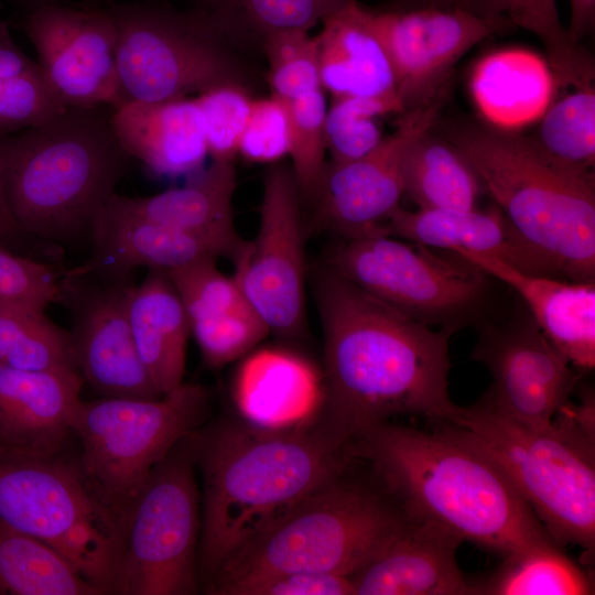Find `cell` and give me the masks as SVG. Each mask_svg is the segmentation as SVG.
<instances>
[{
	"label": "cell",
	"instance_id": "cell-36",
	"mask_svg": "<svg viewBox=\"0 0 595 595\" xmlns=\"http://www.w3.org/2000/svg\"><path fill=\"white\" fill-rule=\"evenodd\" d=\"M529 138L555 161L575 169L594 171V85L576 87L573 93L553 104Z\"/></svg>",
	"mask_w": 595,
	"mask_h": 595
},
{
	"label": "cell",
	"instance_id": "cell-8",
	"mask_svg": "<svg viewBox=\"0 0 595 595\" xmlns=\"http://www.w3.org/2000/svg\"><path fill=\"white\" fill-rule=\"evenodd\" d=\"M0 521L47 543L101 595L112 594L127 520L94 488L76 455L0 451Z\"/></svg>",
	"mask_w": 595,
	"mask_h": 595
},
{
	"label": "cell",
	"instance_id": "cell-13",
	"mask_svg": "<svg viewBox=\"0 0 595 595\" xmlns=\"http://www.w3.org/2000/svg\"><path fill=\"white\" fill-rule=\"evenodd\" d=\"M301 196L291 167L271 164L264 173L259 227L234 260V279L268 326L281 338L300 336L305 325V260Z\"/></svg>",
	"mask_w": 595,
	"mask_h": 595
},
{
	"label": "cell",
	"instance_id": "cell-3",
	"mask_svg": "<svg viewBox=\"0 0 595 595\" xmlns=\"http://www.w3.org/2000/svg\"><path fill=\"white\" fill-rule=\"evenodd\" d=\"M353 451L411 518L502 559L555 543L501 467L443 425L428 432L383 422L363 432Z\"/></svg>",
	"mask_w": 595,
	"mask_h": 595
},
{
	"label": "cell",
	"instance_id": "cell-26",
	"mask_svg": "<svg viewBox=\"0 0 595 595\" xmlns=\"http://www.w3.org/2000/svg\"><path fill=\"white\" fill-rule=\"evenodd\" d=\"M314 37L321 87L333 98H399L388 55L357 0L325 17Z\"/></svg>",
	"mask_w": 595,
	"mask_h": 595
},
{
	"label": "cell",
	"instance_id": "cell-34",
	"mask_svg": "<svg viewBox=\"0 0 595 595\" xmlns=\"http://www.w3.org/2000/svg\"><path fill=\"white\" fill-rule=\"evenodd\" d=\"M0 366L18 370H77L71 335L43 311L0 307Z\"/></svg>",
	"mask_w": 595,
	"mask_h": 595
},
{
	"label": "cell",
	"instance_id": "cell-12",
	"mask_svg": "<svg viewBox=\"0 0 595 595\" xmlns=\"http://www.w3.org/2000/svg\"><path fill=\"white\" fill-rule=\"evenodd\" d=\"M331 267L408 317L451 334L479 315L488 292L489 275L459 255L441 257L385 232L345 240Z\"/></svg>",
	"mask_w": 595,
	"mask_h": 595
},
{
	"label": "cell",
	"instance_id": "cell-2",
	"mask_svg": "<svg viewBox=\"0 0 595 595\" xmlns=\"http://www.w3.org/2000/svg\"><path fill=\"white\" fill-rule=\"evenodd\" d=\"M315 420L268 429L225 419L196 432L202 473L198 574L206 583L257 534L310 493L343 474L355 456Z\"/></svg>",
	"mask_w": 595,
	"mask_h": 595
},
{
	"label": "cell",
	"instance_id": "cell-41",
	"mask_svg": "<svg viewBox=\"0 0 595 595\" xmlns=\"http://www.w3.org/2000/svg\"><path fill=\"white\" fill-rule=\"evenodd\" d=\"M202 113L208 155L234 162L255 98L240 84L215 86L195 96Z\"/></svg>",
	"mask_w": 595,
	"mask_h": 595
},
{
	"label": "cell",
	"instance_id": "cell-46",
	"mask_svg": "<svg viewBox=\"0 0 595 595\" xmlns=\"http://www.w3.org/2000/svg\"><path fill=\"white\" fill-rule=\"evenodd\" d=\"M571 20L567 32L573 41L582 40L594 30L595 0H570Z\"/></svg>",
	"mask_w": 595,
	"mask_h": 595
},
{
	"label": "cell",
	"instance_id": "cell-20",
	"mask_svg": "<svg viewBox=\"0 0 595 595\" xmlns=\"http://www.w3.org/2000/svg\"><path fill=\"white\" fill-rule=\"evenodd\" d=\"M463 540L444 526L412 518L375 559L350 576L354 595H479L457 562Z\"/></svg>",
	"mask_w": 595,
	"mask_h": 595
},
{
	"label": "cell",
	"instance_id": "cell-5",
	"mask_svg": "<svg viewBox=\"0 0 595 595\" xmlns=\"http://www.w3.org/2000/svg\"><path fill=\"white\" fill-rule=\"evenodd\" d=\"M470 443L507 474L556 544L595 547L594 401L569 402L550 425H532L485 398L453 403L435 421Z\"/></svg>",
	"mask_w": 595,
	"mask_h": 595
},
{
	"label": "cell",
	"instance_id": "cell-11",
	"mask_svg": "<svg viewBox=\"0 0 595 595\" xmlns=\"http://www.w3.org/2000/svg\"><path fill=\"white\" fill-rule=\"evenodd\" d=\"M196 432L177 442L154 466L132 501L112 594L192 595L198 591Z\"/></svg>",
	"mask_w": 595,
	"mask_h": 595
},
{
	"label": "cell",
	"instance_id": "cell-38",
	"mask_svg": "<svg viewBox=\"0 0 595 595\" xmlns=\"http://www.w3.org/2000/svg\"><path fill=\"white\" fill-rule=\"evenodd\" d=\"M290 117L289 155L301 199L311 203L326 164L324 123L327 111L322 88L286 100Z\"/></svg>",
	"mask_w": 595,
	"mask_h": 595
},
{
	"label": "cell",
	"instance_id": "cell-14",
	"mask_svg": "<svg viewBox=\"0 0 595 595\" xmlns=\"http://www.w3.org/2000/svg\"><path fill=\"white\" fill-rule=\"evenodd\" d=\"M131 274L64 273L61 302L71 310L68 332L84 382L105 398L158 399L163 394L138 354L130 326Z\"/></svg>",
	"mask_w": 595,
	"mask_h": 595
},
{
	"label": "cell",
	"instance_id": "cell-10",
	"mask_svg": "<svg viewBox=\"0 0 595 595\" xmlns=\"http://www.w3.org/2000/svg\"><path fill=\"white\" fill-rule=\"evenodd\" d=\"M108 8L117 31L122 104L191 97L224 84L245 86L229 40L199 9L185 12L140 2Z\"/></svg>",
	"mask_w": 595,
	"mask_h": 595
},
{
	"label": "cell",
	"instance_id": "cell-44",
	"mask_svg": "<svg viewBox=\"0 0 595 595\" xmlns=\"http://www.w3.org/2000/svg\"><path fill=\"white\" fill-rule=\"evenodd\" d=\"M290 117L286 100L271 94L253 100L238 154L253 163H278L289 155Z\"/></svg>",
	"mask_w": 595,
	"mask_h": 595
},
{
	"label": "cell",
	"instance_id": "cell-27",
	"mask_svg": "<svg viewBox=\"0 0 595 595\" xmlns=\"http://www.w3.org/2000/svg\"><path fill=\"white\" fill-rule=\"evenodd\" d=\"M236 186L234 162L213 161L183 186L143 197L116 193L109 201L132 216L242 247L234 223Z\"/></svg>",
	"mask_w": 595,
	"mask_h": 595
},
{
	"label": "cell",
	"instance_id": "cell-6",
	"mask_svg": "<svg viewBox=\"0 0 595 595\" xmlns=\"http://www.w3.org/2000/svg\"><path fill=\"white\" fill-rule=\"evenodd\" d=\"M446 139L516 230L562 279L595 282V175L555 161L529 137L482 123Z\"/></svg>",
	"mask_w": 595,
	"mask_h": 595
},
{
	"label": "cell",
	"instance_id": "cell-15",
	"mask_svg": "<svg viewBox=\"0 0 595 595\" xmlns=\"http://www.w3.org/2000/svg\"><path fill=\"white\" fill-rule=\"evenodd\" d=\"M443 104L442 89L425 102L402 112L392 133L368 154L326 164L311 202L317 227L345 240L385 232L404 195L402 163L410 143L434 128ZM388 235V234H387Z\"/></svg>",
	"mask_w": 595,
	"mask_h": 595
},
{
	"label": "cell",
	"instance_id": "cell-39",
	"mask_svg": "<svg viewBox=\"0 0 595 595\" xmlns=\"http://www.w3.org/2000/svg\"><path fill=\"white\" fill-rule=\"evenodd\" d=\"M261 43L271 94L291 100L322 88L316 41L307 30L272 32Z\"/></svg>",
	"mask_w": 595,
	"mask_h": 595
},
{
	"label": "cell",
	"instance_id": "cell-7",
	"mask_svg": "<svg viewBox=\"0 0 595 595\" xmlns=\"http://www.w3.org/2000/svg\"><path fill=\"white\" fill-rule=\"evenodd\" d=\"M343 474L257 534L205 583V591L268 573L351 576L375 559L412 518L385 488L345 480Z\"/></svg>",
	"mask_w": 595,
	"mask_h": 595
},
{
	"label": "cell",
	"instance_id": "cell-49",
	"mask_svg": "<svg viewBox=\"0 0 595 595\" xmlns=\"http://www.w3.org/2000/svg\"><path fill=\"white\" fill-rule=\"evenodd\" d=\"M20 1L28 4L32 9L44 3L56 2L57 0H20Z\"/></svg>",
	"mask_w": 595,
	"mask_h": 595
},
{
	"label": "cell",
	"instance_id": "cell-19",
	"mask_svg": "<svg viewBox=\"0 0 595 595\" xmlns=\"http://www.w3.org/2000/svg\"><path fill=\"white\" fill-rule=\"evenodd\" d=\"M88 259L65 274L123 277L140 267L171 271L205 258L234 261L242 247L159 225L116 207L110 201L90 234Z\"/></svg>",
	"mask_w": 595,
	"mask_h": 595
},
{
	"label": "cell",
	"instance_id": "cell-47",
	"mask_svg": "<svg viewBox=\"0 0 595 595\" xmlns=\"http://www.w3.org/2000/svg\"><path fill=\"white\" fill-rule=\"evenodd\" d=\"M18 227L11 216L4 194L3 164L0 151V238L18 232Z\"/></svg>",
	"mask_w": 595,
	"mask_h": 595
},
{
	"label": "cell",
	"instance_id": "cell-43",
	"mask_svg": "<svg viewBox=\"0 0 595 595\" xmlns=\"http://www.w3.org/2000/svg\"><path fill=\"white\" fill-rule=\"evenodd\" d=\"M62 300V278L43 262L17 256L0 246V307L45 312Z\"/></svg>",
	"mask_w": 595,
	"mask_h": 595
},
{
	"label": "cell",
	"instance_id": "cell-18",
	"mask_svg": "<svg viewBox=\"0 0 595 595\" xmlns=\"http://www.w3.org/2000/svg\"><path fill=\"white\" fill-rule=\"evenodd\" d=\"M366 17L388 55L405 111L431 99L473 46L513 26L507 19L483 18L464 8L366 9Z\"/></svg>",
	"mask_w": 595,
	"mask_h": 595
},
{
	"label": "cell",
	"instance_id": "cell-31",
	"mask_svg": "<svg viewBox=\"0 0 595 595\" xmlns=\"http://www.w3.org/2000/svg\"><path fill=\"white\" fill-rule=\"evenodd\" d=\"M465 9L483 18L507 19L538 36L560 84L574 88L593 84V58L562 25L555 0H469Z\"/></svg>",
	"mask_w": 595,
	"mask_h": 595
},
{
	"label": "cell",
	"instance_id": "cell-23",
	"mask_svg": "<svg viewBox=\"0 0 595 595\" xmlns=\"http://www.w3.org/2000/svg\"><path fill=\"white\" fill-rule=\"evenodd\" d=\"M232 399L244 420L286 429L316 420L325 403L323 374L305 357L281 347L247 354L232 381Z\"/></svg>",
	"mask_w": 595,
	"mask_h": 595
},
{
	"label": "cell",
	"instance_id": "cell-21",
	"mask_svg": "<svg viewBox=\"0 0 595 595\" xmlns=\"http://www.w3.org/2000/svg\"><path fill=\"white\" fill-rule=\"evenodd\" d=\"M84 386L77 370L0 366V451L50 456L65 450Z\"/></svg>",
	"mask_w": 595,
	"mask_h": 595
},
{
	"label": "cell",
	"instance_id": "cell-1",
	"mask_svg": "<svg viewBox=\"0 0 595 595\" xmlns=\"http://www.w3.org/2000/svg\"><path fill=\"white\" fill-rule=\"evenodd\" d=\"M324 336L326 425L351 444L399 415L439 420L454 403L451 333L408 317L332 267L316 280Z\"/></svg>",
	"mask_w": 595,
	"mask_h": 595
},
{
	"label": "cell",
	"instance_id": "cell-32",
	"mask_svg": "<svg viewBox=\"0 0 595 595\" xmlns=\"http://www.w3.org/2000/svg\"><path fill=\"white\" fill-rule=\"evenodd\" d=\"M65 108L43 67L20 48L0 20V137L41 126Z\"/></svg>",
	"mask_w": 595,
	"mask_h": 595
},
{
	"label": "cell",
	"instance_id": "cell-33",
	"mask_svg": "<svg viewBox=\"0 0 595 595\" xmlns=\"http://www.w3.org/2000/svg\"><path fill=\"white\" fill-rule=\"evenodd\" d=\"M487 582H477L479 595H587L591 577L553 543L502 559Z\"/></svg>",
	"mask_w": 595,
	"mask_h": 595
},
{
	"label": "cell",
	"instance_id": "cell-42",
	"mask_svg": "<svg viewBox=\"0 0 595 595\" xmlns=\"http://www.w3.org/2000/svg\"><path fill=\"white\" fill-rule=\"evenodd\" d=\"M270 333L251 305L191 322V334L208 367L219 368L249 354Z\"/></svg>",
	"mask_w": 595,
	"mask_h": 595
},
{
	"label": "cell",
	"instance_id": "cell-37",
	"mask_svg": "<svg viewBox=\"0 0 595 595\" xmlns=\"http://www.w3.org/2000/svg\"><path fill=\"white\" fill-rule=\"evenodd\" d=\"M404 111L398 97L333 98L324 123L331 161H350L371 152L383 139L377 119Z\"/></svg>",
	"mask_w": 595,
	"mask_h": 595
},
{
	"label": "cell",
	"instance_id": "cell-17",
	"mask_svg": "<svg viewBox=\"0 0 595 595\" xmlns=\"http://www.w3.org/2000/svg\"><path fill=\"white\" fill-rule=\"evenodd\" d=\"M472 358L489 371L493 386L485 399L519 421L545 426L569 402L577 375L545 337L530 314L478 332Z\"/></svg>",
	"mask_w": 595,
	"mask_h": 595
},
{
	"label": "cell",
	"instance_id": "cell-45",
	"mask_svg": "<svg viewBox=\"0 0 595 595\" xmlns=\"http://www.w3.org/2000/svg\"><path fill=\"white\" fill-rule=\"evenodd\" d=\"M216 595H354L350 576L320 573H268L238 577L212 588Z\"/></svg>",
	"mask_w": 595,
	"mask_h": 595
},
{
	"label": "cell",
	"instance_id": "cell-25",
	"mask_svg": "<svg viewBox=\"0 0 595 595\" xmlns=\"http://www.w3.org/2000/svg\"><path fill=\"white\" fill-rule=\"evenodd\" d=\"M111 122L125 152L155 175L195 174L208 156L195 97L125 102L112 109Z\"/></svg>",
	"mask_w": 595,
	"mask_h": 595
},
{
	"label": "cell",
	"instance_id": "cell-40",
	"mask_svg": "<svg viewBox=\"0 0 595 595\" xmlns=\"http://www.w3.org/2000/svg\"><path fill=\"white\" fill-rule=\"evenodd\" d=\"M215 258H205L166 271L190 323L221 316L251 305L232 275L223 273Z\"/></svg>",
	"mask_w": 595,
	"mask_h": 595
},
{
	"label": "cell",
	"instance_id": "cell-4",
	"mask_svg": "<svg viewBox=\"0 0 595 595\" xmlns=\"http://www.w3.org/2000/svg\"><path fill=\"white\" fill-rule=\"evenodd\" d=\"M109 107H66L45 123L0 137L3 186L19 231L68 241L90 236L128 172Z\"/></svg>",
	"mask_w": 595,
	"mask_h": 595
},
{
	"label": "cell",
	"instance_id": "cell-35",
	"mask_svg": "<svg viewBox=\"0 0 595 595\" xmlns=\"http://www.w3.org/2000/svg\"><path fill=\"white\" fill-rule=\"evenodd\" d=\"M203 11L229 40L237 31L267 34L312 29L349 0H197Z\"/></svg>",
	"mask_w": 595,
	"mask_h": 595
},
{
	"label": "cell",
	"instance_id": "cell-16",
	"mask_svg": "<svg viewBox=\"0 0 595 595\" xmlns=\"http://www.w3.org/2000/svg\"><path fill=\"white\" fill-rule=\"evenodd\" d=\"M22 26L66 107L122 105L109 8L44 3L30 10Z\"/></svg>",
	"mask_w": 595,
	"mask_h": 595
},
{
	"label": "cell",
	"instance_id": "cell-22",
	"mask_svg": "<svg viewBox=\"0 0 595 595\" xmlns=\"http://www.w3.org/2000/svg\"><path fill=\"white\" fill-rule=\"evenodd\" d=\"M453 252L511 288L545 337L580 370L595 367V282L521 271L497 258L454 249Z\"/></svg>",
	"mask_w": 595,
	"mask_h": 595
},
{
	"label": "cell",
	"instance_id": "cell-9",
	"mask_svg": "<svg viewBox=\"0 0 595 595\" xmlns=\"http://www.w3.org/2000/svg\"><path fill=\"white\" fill-rule=\"evenodd\" d=\"M208 411V390L191 382L158 399L82 400L72 424L77 461L94 488L127 520L151 470L202 428Z\"/></svg>",
	"mask_w": 595,
	"mask_h": 595
},
{
	"label": "cell",
	"instance_id": "cell-48",
	"mask_svg": "<svg viewBox=\"0 0 595 595\" xmlns=\"http://www.w3.org/2000/svg\"><path fill=\"white\" fill-rule=\"evenodd\" d=\"M414 8L431 7L437 9L466 8L469 0H411Z\"/></svg>",
	"mask_w": 595,
	"mask_h": 595
},
{
	"label": "cell",
	"instance_id": "cell-28",
	"mask_svg": "<svg viewBox=\"0 0 595 595\" xmlns=\"http://www.w3.org/2000/svg\"><path fill=\"white\" fill-rule=\"evenodd\" d=\"M128 315L138 354L160 392L181 386L191 324L166 271L150 269L134 284Z\"/></svg>",
	"mask_w": 595,
	"mask_h": 595
},
{
	"label": "cell",
	"instance_id": "cell-24",
	"mask_svg": "<svg viewBox=\"0 0 595 595\" xmlns=\"http://www.w3.org/2000/svg\"><path fill=\"white\" fill-rule=\"evenodd\" d=\"M385 229L409 242L450 251L464 249L497 258L524 272L562 279L554 264L522 238L495 204L484 210L400 207Z\"/></svg>",
	"mask_w": 595,
	"mask_h": 595
},
{
	"label": "cell",
	"instance_id": "cell-29",
	"mask_svg": "<svg viewBox=\"0 0 595 595\" xmlns=\"http://www.w3.org/2000/svg\"><path fill=\"white\" fill-rule=\"evenodd\" d=\"M432 129L416 137L405 151L404 194L420 209L477 208L483 188L479 177L461 152Z\"/></svg>",
	"mask_w": 595,
	"mask_h": 595
},
{
	"label": "cell",
	"instance_id": "cell-30",
	"mask_svg": "<svg viewBox=\"0 0 595 595\" xmlns=\"http://www.w3.org/2000/svg\"><path fill=\"white\" fill-rule=\"evenodd\" d=\"M0 595H101L47 543L0 521Z\"/></svg>",
	"mask_w": 595,
	"mask_h": 595
}]
</instances>
